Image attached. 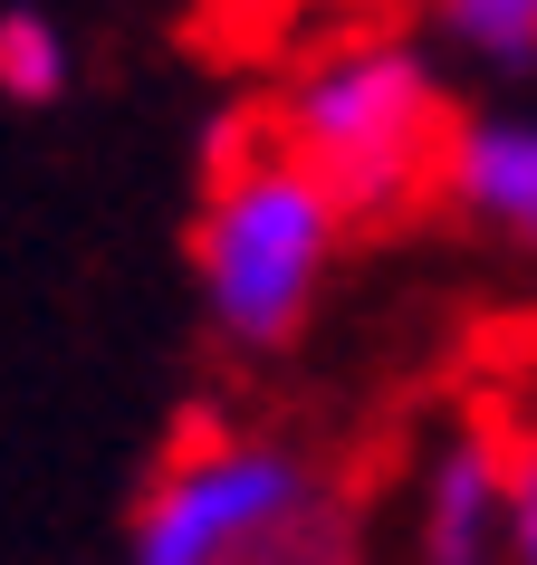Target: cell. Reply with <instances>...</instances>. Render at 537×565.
<instances>
[{"label":"cell","mask_w":537,"mask_h":565,"mask_svg":"<svg viewBox=\"0 0 537 565\" xmlns=\"http://www.w3.org/2000/svg\"><path fill=\"white\" fill-rule=\"evenodd\" d=\"M125 565H385V518L307 431L202 403L135 489Z\"/></svg>","instance_id":"obj_2"},{"label":"cell","mask_w":537,"mask_h":565,"mask_svg":"<svg viewBox=\"0 0 537 565\" xmlns=\"http://www.w3.org/2000/svg\"><path fill=\"white\" fill-rule=\"evenodd\" d=\"M413 20L461 77H489V87L537 77V0H413Z\"/></svg>","instance_id":"obj_6"},{"label":"cell","mask_w":537,"mask_h":565,"mask_svg":"<svg viewBox=\"0 0 537 565\" xmlns=\"http://www.w3.org/2000/svg\"><path fill=\"white\" fill-rule=\"evenodd\" d=\"M346 202L307 173L298 153L240 106L202 153V202H192V307L202 335L240 364L288 355L317 307H327L336 268H346Z\"/></svg>","instance_id":"obj_3"},{"label":"cell","mask_w":537,"mask_h":565,"mask_svg":"<svg viewBox=\"0 0 537 565\" xmlns=\"http://www.w3.org/2000/svg\"><path fill=\"white\" fill-rule=\"evenodd\" d=\"M67 87H77V39H67V20H49L39 0H10L0 10V106L49 116Z\"/></svg>","instance_id":"obj_7"},{"label":"cell","mask_w":537,"mask_h":565,"mask_svg":"<svg viewBox=\"0 0 537 565\" xmlns=\"http://www.w3.org/2000/svg\"><path fill=\"white\" fill-rule=\"evenodd\" d=\"M432 211H451L461 231H480L489 249L537 268V116L528 106H480V116H461Z\"/></svg>","instance_id":"obj_5"},{"label":"cell","mask_w":537,"mask_h":565,"mask_svg":"<svg viewBox=\"0 0 537 565\" xmlns=\"http://www.w3.org/2000/svg\"><path fill=\"white\" fill-rule=\"evenodd\" d=\"M508 565H537V413H508Z\"/></svg>","instance_id":"obj_8"},{"label":"cell","mask_w":537,"mask_h":565,"mask_svg":"<svg viewBox=\"0 0 537 565\" xmlns=\"http://www.w3.org/2000/svg\"><path fill=\"white\" fill-rule=\"evenodd\" d=\"M250 106L346 202L356 231H393L442 202L461 106L422 20H393L375 0H317L268 39V77Z\"/></svg>","instance_id":"obj_1"},{"label":"cell","mask_w":537,"mask_h":565,"mask_svg":"<svg viewBox=\"0 0 537 565\" xmlns=\"http://www.w3.org/2000/svg\"><path fill=\"white\" fill-rule=\"evenodd\" d=\"M298 10H317V0H202V20L231 30V39H278Z\"/></svg>","instance_id":"obj_9"},{"label":"cell","mask_w":537,"mask_h":565,"mask_svg":"<svg viewBox=\"0 0 537 565\" xmlns=\"http://www.w3.org/2000/svg\"><path fill=\"white\" fill-rule=\"evenodd\" d=\"M385 565H508V413L451 403L393 479Z\"/></svg>","instance_id":"obj_4"}]
</instances>
